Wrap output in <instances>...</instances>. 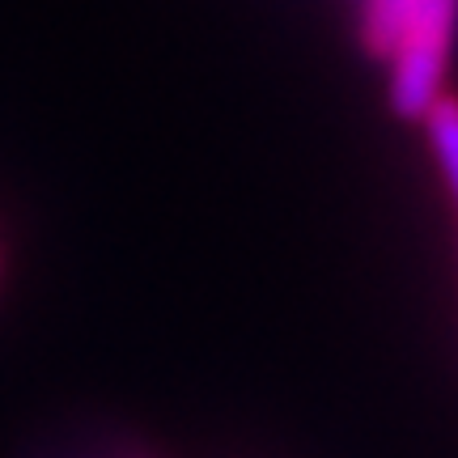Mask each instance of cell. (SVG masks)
Segmentation results:
<instances>
[{"label":"cell","instance_id":"obj_1","mask_svg":"<svg viewBox=\"0 0 458 458\" xmlns=\"http://www.w3.org/2000/svg\"><path fill=\"white\" fill-rule=\"evenodd\" d=\"M433 0H365L360 9V38L369 55L391 60V51L399 47V38L411 30V21L425 13Z\"/></svg>","mask_w":458,"mask_h":458},{"label":"cell","instance_id":"obj_2","mask_svg":"<svg viewBox=\"0 0 458 458\" xmlns=\"http://www.w3.org/2000/svg\"><path fill=\"white\" fill-rule=\"evenodd\" d=\"M428 128V145H433V157L442 165V179L450 187V196L458 204V102L454 98H437L433 111L425 114Z\"/></svg>","mask_w":458,"mask_h":458}]
</instances>
